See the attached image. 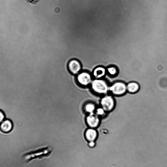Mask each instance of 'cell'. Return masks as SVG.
I'll use <instances>...</instances> for the list:
<instances>
[{
	"mask_svg": "<svg viewBox=\"0 0 167 167\" xmlns=\"http://www.w3.org/2000/svg\"><path fill=\"white\" fill-rule=\"evenodd\" d=\"M92 90L99 95H105L109 91L108 84L106 81L102 79H95L90 85Z\"/></svg>",
	"mask_w": 167,
	"mask_h": 167,
	"instance_id": "6da1fadb",
	"label": "cell"
},
{
	"mask_svg": "<svg viewBox=\"0 0 167 167\" xmlns=\"http://www.w3.org/2000/svg\"><path fill=\"white\" fill-rule=\"evenodd\" d=\"M127 85L124 82L118 81L113 84L109 87V91L116 96H121L124 95L127 91Z\"/></svg>",
	"mask_w": 167,
	"mask_h": 167,
	"instance_id": "7a4b0ae2",
	"label": "cell"
},
{
	"mask_svg": "<svg viewBox=\"0 0 167 167\" xmlns=\"http://www.w3.org/2000/svg\"><path fill=\"white\" fill-rule=\"evenodd\" d=\"M100 104L101 107L108 113L111 112L114 109L115 102L112 95L106 94L101 98Z\"/></svg>",
	"mask_w": 167,
	"mask_h": 167,
	"instance_id": "3957f363",
	"label": "cell"
},
{
	"mask_svg": "<svg viewBox=\"0 0 167 167\" xmlns=\"http://www.w3.org/2000/svg\"><path fill=\"white\" fill-rule=\"evenodd\" d=\"M77 80L80 85L85 87L90 86L93 80L91 75L86 72L79 73L77 76Z\"/></svg>",
	"mask_w": 167,
	"mask_h": 167,
	"instance_id": "277c9868",
	"label": "cell"
},
{
	"mask_svg": "<svg viewBox=\"0 0 167 167\" xmlns=\"http://www.w3.org/2000/svg\"><path fill=\"white\" fill-rule=\"evenodd\" d=\"M87 125L90 128H97L100 123V117L97 116L95 113L89 114L86 118Z\"/></svg>",
	"mask_w": 167,
	"mask_h": 167,
	"instance_id": "5b68a950",
	"label": "cell"
},
{
	"mask_svg": "<svg viewBox=\"0 0 167 167\" xmlns=\"http://www.w3.org/2000/svg\"><path fill=\"white\" fill-rule=\"evenodd\" d=\"M68 68L70 72L73 75H78L81 70L82 66L80 62L76 60L69 62Z\"/></svg>",
	"mask_w": 167,
	"mask_h": 167,
	"instance_id": "8992f818",
	"label": "cell"
},
{
	"mask_svg": "<svg viewBox=\"0 0 167 167\" xmlns=\"http://www.w3.org/2000/svg\"><path fill=\"white\" fill-rule=\"evenodd\" d=\"M52 149L50 147L43 149L37 151V152L27 155L25 157V159L26 160H30L32 158H36L41 156L47 155L51 152Z\"/></svg>",
	"mask_w": 167,
	"mask_h": 167,
	"instance_id": "52a82bcc",
	"label": "cell"
},
{
	"mask_svg": "<svg viewBox=\"0 0 167 167\" xmlns=\"http://www.w3.org/2000/svg\"><path fill=\"white\" fill-rule=\"evenodd\" d=\"M85 135L86 140L89 142L94 141L97 138L98 133L94 128H90L86 131Z\"/></svg>",
	"mask_w": 167,
	"mask_h": 167,
	"instance_id": "ba28073f",
	"label": "cell"
},
{
	"mask_svg": "<svg viewBox=\"0 0 167 167\" xmlns=\"http://www.w3.org/2000/svg\"><path fill=\"white\" fill-rule=\"evenodd\" d=\"M13 128V124L10 120L5 119L0 124V129L4 133H8L11 131Z\"/></svg>",
	"mask_w": 167,
	"mask_h": 167,
	"instance_id": "9c48e42d",
	"label": "cell"
},
{
	"mask_svg": "<svg viewBox=\"0 0 167 167\" xmlns=\"http://www.w3.org/2000/svg\"><path fill=\"white\" fill-rule=\"evenodd\" d=\"M107 71L103 67H98L93 71L92 75L95 79H102L106 75Z\"/></svg>",
	"mask_w": 167,
	"mask_h": 167,
	"instance_id": "30bf717a",
	"label": "cell"
},
{
	"mask_svg": "<svg viewBox=\"0 0 167 167\" xmlns=\"http://www.w3.org/2000/svg\"><path fill=\"white\" fill-rule=\"evenodd\" d=\"M127 90L131 94L137 92L140 89V86L138 83L135 82H129L126 85Z\"/></svg>",
	"mask_w": 167,
	"mask_h": 167,
	"instance_id": "8fae6325",
	"label": "cell"
},
{
	"mask_svg": "<svg viewBox=\"0 0 167 167\" xmlns=\"http://www.w3.org/2000/svg\"><path fill=\"white\" fill-rule=\"evenodd\" d=\"M96 109L95 104L92 103H88L85 105L84 107V111L88 114L94 113Z\"/></svg>",
	"mask_w": 167,
	"mask_h": 167,
	"instance_id": "7c38bea8",
	"label": "cell"
},
{
	"mask_svg": "<svg viewBox=\"0 0 167 167\" xmlns=\"http://www.w3.org/2000/svg\"><path fill=\"white\" fill-rule=\"evenodd\" d=\"M107 72L111 76H116L118 72V70L115 67H110L107 69Z\"/></svg>",
	"mask_w": 167,
	"mask_h": 167,
	"instance_id": "4fadbf2b",
	"label": "cell"
},
{
	"mask_svg": "<svg viewBox=\"0 0 167 167\" xmlns=\"http://www.w3.org/2000/svg\"><path fill=\"white\" fill-rule=\"evenodd\" d=\"M95 113L96 114L100 117L105 116L106 113H107L101 107L96 108Z\"/></svg>",
	"mask_w": 167,
	"mask_h": 167,
	"instance_id": "5bb4252c",
	"label": "cell"
},
{
	"mask_svg": "<svg viewBox=\"0 0 167 167\" xmlns=\"http://www.w3.org/2000/svg\"><path fill=\"white\" fill-rule=\"evenodd\" d=\"M5 118V115L3 111L0 110V124L3 122Z\"/></svg>",
	"mask_w": 167,
	"mask_h": 167,
	"instance_id": "9a60e30c",
	"label": "cell"
},
{
	"mask_svg": "<svg viewBox=\"0 0 167 167\" xmlns=\"http://www.w3.org/2000/svg\"><path fill=\"white\" fill-rule=\"evenodd\" d=\"M95 143L94 141L89 142V146L90 147H94L95 146Z\"/></svg>",
	"mask_w": 167,
	"mask_h": 167,
	"instance_id": "2e32d148",
	"label": "cell"
},
{
	"mask_svg": "<svg viewBox=\"0 0 167 167\" xmlns=\"http://www.w3.org/2000/svg\"><path fill=\"white\" fill-rule=\"evenodd\" d=\"M26 2H29L30 3H34L35 2H37V0H26Z\"/></svg>",
	"mask_w": 167,
	"mask_h": 167,
	"instance_id": "e0dca14e",
	"label": "cell"
}]
</instances>
